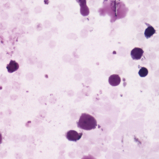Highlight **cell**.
Wrapping results in <instances>:
<instances>
[{"instance_id":"6da1fadb","label":"cell","mask_w":159,"mask_h":159,"mask_svg":"<svg viewBox=\"0 0 159 159\" xmlns=\"http://www.w3.org/2000/svg\"><path fill=\"white\" fill-rule=\"evenodd\" d=\"M77 124L78 128L86 131L94 129L97 126V122L95 118L86 113L82 114Z\"/></svg>"},{"instance_id":"7a4b0ae2","label":"cell","mask_w":159,"mask_h":159,"mask_svg":"<svg viewBox=\"0 0 159 159\" xmlns=\"http://www.w3.org/2000/svg\"><path fill=\"white\" fill-rule=\"evenodd\" d=\"M83 135V133H78L74 130L68 131L65 134L66 138L69 141L76 142L79 140Z\"/></svg>"},{"instance_id":"3957f363","label":"cell","mask_w":159,"mask_h":159,"mask_svg":"<svg viewBox=\"0 0 159 159\" xmlns=\"http://www.w3.org/2000/svg\"><path fill=\"white\" fill-rule=\"evenodd\" d=\"M80 6V13L83 16H88L90 13L89 10L86 5V0H76Z\"/></svg>"},{"instance_id":"277c9868","label":"cell","mask_w":159,"mask_h":159,"mask_svg":"<svg viewBox=\"0 0 159 159\" xmlns=\"http://www.w3.org/2000/svg\"><path fill=\"white\" fill-rule=\"evenodd\" d=\"M144 53V51L142 49L136 47L132 50L131 55L133 60L137 61L141 59Z\"/></svg>"},{"instance_id":"5b68a950","label":"cell","mask_w":159,"mask_h":159,"mask_svg":"<svg viewBox=\"0 0 159 159\" xmlns=\"http://www.w3.org/2000/svg\"><path fill=\"white\" fill-rule=\"evenodd\" d=\"M121 82V78L118 74H113L109 78V82L112 86H116L119 85Z\"/></svg>"},{"instance_id":"8992f818","label":"cell","mask_w":159,"mask_h":159,"mask_svg":"<svg viewBox=\"0 0 159 159\" xmlns=\"http://www.w3.org/2000/svg\"><path fill=\"white\" fill-rule=\"evenodd\" d=\"M19 68V65L18 64L14 61H11L7 67L8 72L10 73L16 71Z\"/></svg>"},{"instance_id":"52a82bcc","label":"cell","mask_w":159,"mask_h":159,"mask_svg":"<svg viewBox=\"0 0 159 159\" xmlns=\"http://www.w3.org/2000/svg\"><path fill=\"white\" fill-rule=\"evenodd\" d=\"M156 31L151 26H149L145 31L144 34L147 39L151 37L155 33Z\"/></svg>"},{"instance_id":"ba28073f","label":"cell","mask_w":159,"mask_h":159,"mask_svg":"<svg viewBox=\"0 0 159 159\" xmlns=\"http://www.w3.org/2000/svg\"><path fill=\"white\" fill-rule=\"evenodd\" d=\"M138 73L140 77H145L148 75V71L147 68L142 67L139 70Z\"/></svg>"},{"instance_id":"9c48e42d","label":"cell","mask_w":159,"mask_h":159,"mask_svg":"<svg viewBox=\"0 0 159 159\" xmlns=\"http://www.w3.org/2000/svg\"><path fill=\"white\" fill-rule=\"evenodd\" d=\"M14 19L15 21H20L21 19V16L19 14L15 15L14 17Z\"/></svg>"},{"instance_id":"30bf717a","label":"cell","mask_w":159,"mask_h":159,"mask_svg":"<svg viewBox=\"0 0 159 159\" xmlns=\"http://www.w3.org/2000/svg\"><path fill=\"white\" fill-rule=\"evenodd\" d=\"M63 61L66 62H69L71 59V57L70 56L68 55H65L63 57Z\"/></svg>"},{"instance_id":"8fae6325","label":"cell","mask_w":159,"mask_h":159,"mask_svg":"<svg viewBox=\"0 0 159 159\" xmlns=\"http://www.w3.org/2000/svg\"><path fill=\"white\" fill-rule=\"evenodd\" d=\"M2 18L4 20L7 19L9 17L8 13L6 12H3L1 14Z\"/></svg>"},{"instance_id":"7c38bea8","label":"cell","mask_w":159,"mask_h":159,"mask_svg":"<svg viewBox=\"0 0 159 159\" xmlns=\"http://www.w3.org/2000/svg\"><path fill=\"white\" fill-rule=\"evenodd\" d=\"M82 69L81 67L79 65L77 64L75 65L74 69L77 72H81L82 70Z\"/></svg>"},{"instance_id":"4fadbf2b","label":"cell","mask_w":159,"mask_h":159,"mask_svg":"<svg viewBox=\"0 0 159 159\" xmlns=\"http://www.w3.org/2000/svg\"><path fill=\"white\" fill-rule=\"evenodd\" d=\"M74 77L75 79L77 80L80 81L82 80V76L81 74L79 73L76 74L75 75Z\"/></svg>"},{"instance_id":"5bb4252c","label":"cell","mask_w":159,"mask_h":159,"mask_svg":"<svg viewBox=\"0 0 159 159\" xmlns=\"http://www.w3.org/2000/svg\"><path fill=\"white\" fill-rule=\"evenodd\" d=\"M69 62L72 65H75L77 63L78 61L75 59H71Z\"/></svg>"},{"instance_id":"9a60e30c","label":"cell","mask_w":159,"mask_h":159,"mask_svg":"<svg viewBox=\"0 0 159 159\" xmlns=\"http://www.w3.org/2000/svg\"><path fill=\"white\" fill-rule=\"evenodd\" d=\"M49 44V46L51 48L55 47L56 44V42L54 41H51Z\"/></svg>"},{"instance_id":"2e32d148","label":"cell","mask_w":159,"mask_h":159,"mask_svg":"<svg viewBox=\"0 0 159 159\" xmlns=\"http://www.w3.org/2000/svg\"><path fill=\"white\" fill-rule=\"evenodd\" d=\"M3 136L2 134L0 132V144L2 142Z\"/></svg>"},{"instance_id":"e0dca14e","label":"cell","mask_w":159,"mask_h":159,"mask_svg":"<svg viewBox=\"0 0 159 159\" xmlns=\"http://www.w3.org/2000/svg\"><path fill=\"white\" fill-rule=\"evenodd\" d=\"M11 1L12 2H15L16 1V0H11Z\"/></svg>"}]
</instances>
